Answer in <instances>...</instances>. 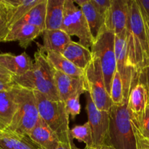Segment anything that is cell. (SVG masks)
I'll use <instances>...</instances> for the list:
<instances>
[{
	"instance_id": "836d02e7",
	"label": "cell",
	"mask_w": 149,
	"mask_h": 149,
	"mask_svg": "<svg viewBox=\"0 0 149 149\" xmlns=\"http://www.w3.org/2000/svg\"><path fill=\"white\" fill-rule=\"evenodd\" d=\"M140 81H142L146 87L149 95V66L142 71L140 77Z\"/></svg>"
},
{
	"instance_id": "4dcf8cb0",
	"label": "cell",
	"mask_w": 149,
	"mask_h": 149,
	"mask_svg": "<svg viewBox=\"0 0 149 149\" xmlns=\"http://www.w3.org/2000/svg\"><path fill=\"white\" fill-rule=\"evenodd\" d=\"M139 126V125H138ZM141 133L145 138L149 139V103L146 109L142 122L139 126Z\"/></svg>"
},
{
	"instance_id": "f1b7e54d",
	"label": "cell",
	"mask_w": 149,
	"mask_h": 149,
	"mask_svg": "<svg viewBox=\"0 0 149 149\" xmlns=\"http://www.w3.org/2000/svg\"><path fill=\"white\" fill-rule=\"evenodd\" d=\"M132 122L134 133H135V138H136L138 149H149V139L145 138L143 135L138 125L132 122Z\"/></svg>"
},
{
	"instance_id": "1f68e13d",
	"label": "cell",
	"mask_w": 149,
	"mask_h": 149,
	"mask_svg": "<svg viewBox=\"0 0 149 149\" xmlns=\"http://www.w3.org/2000/svg\"><path fill=\"white\" fill-rule=\"evenodd\" d=\"M0 32L8 33L9 30L7 27V14L0 13Z\"/></svg>"
},
{
	"instance_id": "6da1fadb",
	"label": "cell",
	"mask_w": 149,
	"mask_h": 149,
	"mask_svg": "<svg viewBox=\"0 0 149 149\" xmlns=\"http://www.w3.org/2000/svg\"><path fill=\"white\" fill-rule=\"evenodd\" d=\"M126 49L128 64L141 77L149 66V16L139 0H129Z\"/></svg>"
},
{
	"instance_id": "52a82bcc",
	"label": "cell",
	"mask_w": 149,
	"mask_h": 149,
	"mask_svg": "<svg viewBox=\"0 0 149 149\" xmlns=\"http://www.w3.org/2000/svg\"><path fill=\"white\" fill-rule=\"evenodd\" d=\"M61 30L68 36H77L79 43L91 48L94 39L82 10L73 0H65L64 16Z\"/></svg>"
},
{
	"instance_id": "e0dca14e",
	"label": "cell",
	"mask_w": 149,
	"mask_h": 149,
	"mask_svg": "<svg viewBox=\"0 0 149 149\" xmlns=\"http://www.w3.org/2000/svg\"><path fill=\"white\" fill-rule=\"evenodd\" d=\"M43 43L42 45L36 43L37 49L43 52L47 51H53L62 52L64 48L72 41L71 36L61 29L57 30H44L42 34Z\"/></svg>"
},
{
	"instance_id": "ac0fdd59",
	"label": "cell",
	"mask_w": 149,
	"mask_h": 149,
	"mask_svg": "<svg viewBox=\"0 0 149 149\" xmlns=\"http://www.w3.org/2000/svg\"><path fill=\"white\" fill-rule=\"evenodd\" d=\"M17 109L14 87L10 91L0 93V130L10 127Z\"/></svg>"
},
{
	"instance_id": "277c9868",
	"label": "cell",
	"mask_w": 149,
	"mask_h": 149,
	"mask_svg": "<svg viewBox=\"0 0 149 149\" xmlns=\"http://www.w3.org/2000/svg\"><path fill=\"white\" fill-rule=\"evenodd\" d=\"M17 109L7 130L20 137H26L40 119L37 101L33 91L15 85Z\"/></svg>"
},
{
	"instance_id": "f546056e",
	"label": "cell",
	"mask_w": 149,
	"mask_h": 149,
	"mask_svg": "<svg viewBox=\"0 0 149 149\" xmlns=\"http://www.w3.org/2000/svg\"><path fill=\"white\" fill-rule=\"evenodd\" d=\"M91 1L103 18V22H105V19L111 7L112 0H91Z\"/></svg>"
},
{
	"instance_id": "d6986e66",
	"label": "cell",
	"mask_w": 149,
	"mask_h": 149,
	"mask_svg": "<svg viewBox=\"0 0 149 149\" xmlns=\"http://www.w3.org/2000/svg\"><path fill=\"white\" fill-rule=\"evenodd\" d=\"M61 53L73 64L84 70L93 59L91 49L79 42L71 41L64 48Z\"/></svg>"
},
{
	"instance_id": "4316f807",
	"label": "cell",
	"mask_w": 149,
	"mask_h": 149,
	"mask_svg": "<svg viewBox=\"0 0 149 149\" xmlns=\"http://www.w3.org/2000/svg\"><path fill=\"white\" fill-rule=\"evenodd\" d=\"M110 96L113 105H122L124 103H127L125 101L124 97L123 83L118 71L115 73L113 78Z\"/></svg>"
},
{
	"instance_id": "5b68a950",
	"label": "cell",
	"mask_w": 149,
	"mask_h": 149,
	"mask_svg": "<svg viewBox=\"0 0 149 149\" xmlns=\"http://www.w3.org/2000/svg\"><path fill=\"white\" fill-rule=\"evenodd\" d=\"M109 145L115 149H138L127 103L109 110Z\"/></svg>"
},
{
	"instance_id": "8d00e7d4",
	"label": "cell",
	"mask_w": 149,
	"mask_h": 149,
	"mask_svg": "<svg viewBox=\"0 0 149 149\" xmlns=\"http://www.w3.org/2000/svg\"><path fill=\"white\" fill-rule=\"evenodd\" d=\"M8 5L6 3L5 0H0V13H8Z\"/></svg>"
},
{
	"instance_id": "ba28073f",
	"label": "cell",
	"mask_w": 149,
	"mask_h": 149,
	"mask_svg": "<svg viewBox=\"0 0 149 149\" xmlns=\"http://www.w3.org/2000/svg\"><path fill=\"white\" fill-rule=\"evenodd\" d=\"M87 93L90 94L96 107L101 111H109L113 106L111 98L106 90L100 62L96 55L84 69Z\"/></svg>"
},
{
	"instance_id": "8fae6325",
	"label": "cell",
	"mask_w": 149,
	"mask_h": 149,
	"mask_svg": "<svg viewBox=\"0 0 149 149\" xmlns=\"http://www.w3.org/2000/svg\"><path fill=\"white\" fill-rule=\"evenodd\" d=\"M129 17V0H112L104 22V26L120 36L126 33Z\"/></svg>"
},
{
	"instance_id": "d6a6232c",
	"label": "cell",
	"mask_w": 149,
	"mask_h": 149,
	"mask_svg": "<svg viewBox=\"0 0 149 149\" xmlns=\"http://www.w3.org/2000/svg\"><path fill=\"white\" fill-rule=\"evenodd\" d=\"M15 84L13 81H6L0 79V93L4 91H10L15 87Z\"/></svg>"
},
{
	"instance_id": "7a4b0ae2",
	"label": "cell",
	"mask_w": 149,
	"mask_h": 149,
	"mask_svg": "<svg viewBox=\"0 0 149 149\" xmlns=\"http://www.w3.org/2000/svg\"><path fill=\"white\" fill-rule=\"evenodd\" d=\"M30 71L21 77H13L17 86L42 93L51 100H59L55 81V69L46 58L45 54L37 49Z\"/></svg>"
},
{
	"instance_id": "30bf717a",
	"label": "cell",
	"mask_w": 149,
	"mask_h": 149,
	"mask_svg": "<svg viewBox=\"0 0 149 149\" xmlns=\"http://www.w3.org/2000/svg\"><path fill=\"white\" fill-rule=\"evenodd\" d=\"M115 52L116 57V71L123 83L125 101L127 103L131 90L139 82L140 76L129 65L127 60L126 33L115 36Z\"/></svg>"
},
{
	"instance_id": "2e32d148",
	"label": "cell",
	"mask_w": 149,
	"mask_h": 149,
	"mask_svg": "<svg viewBox=\"0 0 149 149\" xmlns=\"http://www.w3.org/2000/svg\"><path fill=\"white\" fill-rule=\"evenodd\" d=\"M43 31L42 29L29 24L16 26L9 31L4 42H17L20 47L27 49L38 36L42 34Z\"/></svg>"
},
{
	"instance_id": "44dd1931",
	"label": "cell",
	"mask_w": 149,
	"mask_h": 149,
	"mask_svg": "<svg viewBox=\"0 0 149 149\" xmlns=\"http://www.w3.org/2000/svg\"><path fill=\"white\" fill-rule=\"evenodd\" d=\"M74 3L82 10L90 26L93 39H95L104 25L103 18L91 0H75Z\"/></svg>"
},
{
	"instance_id": "74e56055",
	"label": "cell",
	"mask_w": 149,
	"mask_h": 149,
	"mask_svg": "<svg viewBox=\"0 0 149 149\" xmlns=\"http://www.w3.org/2000/svg\"><path fill=\"white\" fill-rule=\"evenodd\" d=\"M139 1L149 16V0H139Z\"/></svg>"
},
{
	"instance_id": "d4e9b609",
	"label": "cell",
	"mask_w": 149,
	"mask_h": 149,
	"mask_svg": "<svg viewBox=\"0 0 149 149\" xmlns=\"http://www.w3.org/2000/svg\"><path fill=\"white\" fill-rule=\"evenodd\" d=\"M0 149H36L26 138L7 130H0Z\"/></svg>"
},
{
	"instance_id": "ffe728a7",
	"label": "cell",
	"mask_w": 149,
	"mask_h": 149,
	"mask_svg": "<svg viewBox=\"0 0 149 149\" xmlns=\"http://www.w3.org/2000/svg\"><path fill=\"white\" fill-rule=\"evenodd\" d=\"M42 0H5L8 5L7 27L10 31L33 7Z\"/></svg>"
},
{
	"instance_id": "7402d4cb",
	"label": "cell",
	"mask_w": 149,
	"mask_h": 149,
	"mask_svg": "<svg viewBox=\"0 0 149 149\" xmlns=\"http://www.w3.org/2000/svg\"><path fill=\"white\" fill-rule=\"evenodd\" d=\"M46 58L56 71L72 77H84V70L76 66L61 52L47 51Z\"/></svg>"
},
{
	"instance_id": "7c38bea8",
	"label": "cell",
	"mask_w": 149,
	"mask_h": 149,
	"mask_svg": "<svg viewBox=\"0 0 149 149\" xmlns=\"http://www.w3.org/2000/svg\"><path fill=\"white\" fill-rule=\"evenodd\" d=\"M55 81L59 100L66 101L75 95L87 93L84 77H72L55 70Z\"/></svg>"
},
{
	"instance_id": "83f0119b",
	"label": "cell",
	"mask_w": 149,
	"mask_h": 149,
	"mask_svg": "<svg viewBox=\"0 0 149 149\" xmlns=\"http://www.w3.org/2000/svg\"><path fill=\"white\" fill-rule=\"evenodd\" d=\"M81 95L80 93L75 95L65 101L67 113L69 116H71L72 119H74L81 112V104H80Z\"/></svg>"
},
{
	"instance_id": "f35d334b",
	"label": "cell",
	"mask_w": 149,
	"mask_h": 149,
	"mask_svg": "<svg viewBox=\"0 0 149 149\" xmlns=\"http://www.w3.org/2000/svg\"><path fill=\"white\" fill-rule=\"evenodd\" d=\"M83 149H115L111 146L103 145L99 146H92V147H84Z\"/></svg>"
},
{
	"instance_id": "4fadbf2b",
	"label": "cell",
	"mask_w": 149,
	"mask_h": 149,
	"mask_svg": "<svg viewBox=\"0 0 149 149\" xmlns=\"http://www.w3.org/2000/svg\"><path fill=\"white\" fill-rule=\"evenodd\" d=\"M149 103V95L146 87L142 81L132 88L127 100V108L131 122L140 126L146 109Z\"/></svg>"
},
{
	"instance_id": "9c48e42d",
	"label": "cell",
	"mask_w": 149,
	"mask_h": 149,
	"mask_svg": "<svg viewBox=\"0 0 149 149\" xmlns=\"http://www.w3.org/2000/svg\"><path fill=\"white\" fill-rule=\"evenodd\" d=\"M86 111L91 127L94 146L109 145V112L96 107L91 96L86 93Z\"/></svg>"
},
{
	"instance_id": "ab89813d",
	"label": "cell",
	"mask_w": 149,
	"mask_h": 149,
	"mask_svg": "<svg viewBox=\"0 0 149 149\" xmlns=\"http://www.w3.org/2000/svg\"><path fill=\"white\" fill-rule=\"evenodd\" d=\"M7 35V33H3V32H0V43H1V42H4V39H5V37Z\"/></svg>"
},
{
	"instance_id": "cb8c5ba5",
	"label": "cell",
	"mask_w": 149,
	"mask_h": 149,
	"mask_svg": "<svg viewBox=\"0 0 149 149\" xmlns=\"http://www.w3.org/2000/svg\"><path fill=\"white\" fill-rule=\"evenodd\" d=\"M47 1V0H42L39 4L33 7L14 26L23 24H29L31 26H36L43 31L45 30Z\"/></svg>"
},
{
	"instance_id": "3957f363",
	"label": "cell",
	"mask_w": 149,
	"mask_h": 149,
	"mask_svg": "<svg viewBox=\"0 0 149 149\" xmlns=\"http://www.w3.org/2000/svg\"><path fill=\"white\" fill-rule=\"evenodd\" d=\"M33 93L41 119L58 135L61 142L74 143L69 127V115L67 113L65 102L51 100L39 92L33 91Z\"/></svg>"
},
{
	"instance_id": "484cf974",
	"label": "cell",
	"mask_w": 149,
	"mask_h": 149,
	"mask_svg": "<svg viewBox=\"0 0 149 149\" xmlns=\"http://www.w3.org/2000/svg\"><path fill=\"white\" fill-rule=\"evenodd\" d=\"M71 135L73 140L85 144V147L94 146L91 127L88 122L81 125H76L71 129Z\"/></svg>"
},
{
	"instance_id": "5bb4252c",
	"label": "cell",
	"mask_w": 149,
	"mask_h": 149,
	"mask_svg": "<svg viewBox=\"0 0 149 149\" xmlns=\"http://www.w3.org/2000/svg\"><path fill=\"white\" fill-rule=\"evenodd\" d=\"M24 138L38 149H54L61 143L58 135L41 118L29 135Z\"/></svg>"
},
{
	"instance_id": "9a60e30c",
	"label": "cell",
	"mask_w": 149,
	"mask_h": 149,
	"mask_svg": "<svg viewBox=\"0 0 149 149\" xmlns=\"http://www.w3.org/2000/svg\"><path fill=\"white\" fill-rule=\"evenodd\" d=\"M33 61L26 52L14 55L11 53L0 54V65L13 75L21 77L30 71Z\"/></svg>"
},
{
	"instance_id": "8992f818",
	"label": "cell",
	"mask_w": 149,
	"mask_h": 149,
	"mask_svg": "<svg viewBox=\"0 0 149 149\" xmlns=\"http://www.w3.org/2000/svg\"><path fill=\"white\" fill-rule=\"evenodd\" d=\"M93 55L100 62L105 85L110 95L112 81L116 72V57L115 52V33L104 26L91 47Z\"/></svg>"
},
{
	"instance_id": "d590c367",
	"label": "cell",
	"mask_w": 149,
	"mask_h": 149,
	"mask_svg": "<svg viewBox=\"0 0 149 149\" xmlns=\"http://www.w3.org/2000/svg\"><path fill=\"white\" fill-rule=\"evenodd\" d=\"M36 149H38V148H36ZM54 149H81V148H78V147L75 145L74 143H67L61 142L59 143V145Z\"/></svg>"
},
{
	"instance_id": "e575fe53",
	"label": "cell",
	"mask_w": 149,
	"mask_h": 149,
	"mask_svg": "<svg viewBox=\"0 0 149 149\" xmlns=\"http://www.w3.org/2000/svg\"><path fill=\"white\" fill-rule=\"evenodd\" d=\"M0 79L6 81H13V75L0 65Z\"/></svg>"
},
{
	"instance_id": "603a6c76",
	"label": "cell",
	"mask_w": 149,
	"mask_h": 149,
	"mask_svg": "<svg viewBox=\"0 0 149 149\" xmlns=\"http://www.w3.org/2000/svg\"><path fill=\"white\" fill-rule=\"evenodd\" d=\"M65 0H47L45 29H61L63 21Z\"/></svg>"
}]
</instances>
